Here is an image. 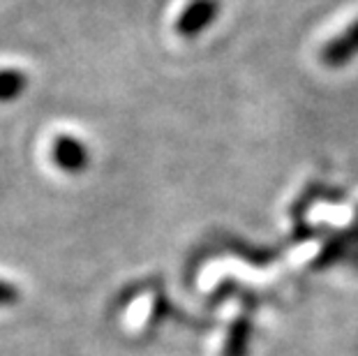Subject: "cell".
<instances>
[{
	"instance_id": "cell-1",
	"label": "cell",
	"mask_w": 358,
	"mask_h": 356,
	"mask_svg": "<svg viewBox=\"0 0 358 356\" xmlns=\"http://www.w3.org/2000/svg\"><path fill=\"white\" fill-rule=\"evenodd\" d=\"M220 14V0H189L176 19V33L185 40L201 35Z\"/></svg>"
},
{
	"instance_id": "cell-2",
	"label": "cell",
	"mask_w": 358,
	"mask_h": 356,
	"mask_svg": "<svg viewBox=\"0 0 358 356\" xmlns=\"http://www.w3.org/2000/svg\"><path fill=\"white\" fill-rule=\"evenodd\" d=\"M358 56V19L352 26L335 35L322 49V63L326 67H345Z\"/></svg>"
},
{
	"instance_id": "cell-3",
	"label": "cell",
	"mask_w": 358,
	"mask_h": 356,
	"mask_svg": "<svg viewBox=\"0 0 358 356\" xmlns=\"http://www.w3.org/2000/svg\"><path fill=\"white\" fill-rule=\"evenodd\" d=\"M53 162L67 173H81L88 166L90 155L83 141L70 137V134H60L53 141Z\"/></svg>"
},
{
	"instance_id": "cell-4",
	"label": "cell",
	"mask_w": 358,
	"mask_h": 356,
	"mask_svg": "<svg viewBox=\"0 0 358 356\" xmlns=\"http://www.w3.org/2000/svg\"><path fill=\"white\" fill-rule=\"evenodd\" d=\"M349 250H354L352 234H349V232L335 234V236H331L329 241H326L324 250L319 252L317 262H315V269H326V266H331V264H335V262L345 259V257L349 255Z\"/></svg>"
},
{
	"instance_id": "cell-5",
	"label": "cell",
	"mask_w": 358,
	"mask_h": 356,
	"mask_svg": "<svg viewBox=\"0 0 358 356\" xmlns=\"http://www.w3.org/2000/svg\"><path fill=\"white\" fill-rule=\"evenodd\" d=\"M28 86V77L17 67H3L0 70V102H14Z\"/></svg>"
},
{
	"instance_id": "cell-6",
	"label": "cell",
	"mask_w": 358,
	"mask_h": 356,
	"mask_svg": "<svg viewBox=\"0 0 358 356\" xmlns=\"http://www.w3.org/2000/svg\"><path fill=\"white\" fill-rule=\"evenodd\" d=\"M248 340H250V320L245 315H241L238 320L234 322L229 338H227L224 356H245Z\"/></svg>"
},
{
	"instance_id": "cell-7",
	"label": "cell",
	"mask_w": 358,
	"mask_h": 356,
	"mask_svg": "<svg viewBox=\"0 0 358 356\" xmlns=\"http://www.w3.org/2000/svg\"><path fill=\"white\" fill-rule=\"evenodd\" d=\"M19 301V290L5 280H0V306H12V303Z\"/></svg>"
},
{
	"instance_id": "cell-8",
	"label": "cell",
	"mask_w": 358,
	"mask_h": 356,
	"mask_svg": "<svg viewBox=\"0 0 358 356\" xmlns=\"http://www.w3.org/2000/svg\"><path fill=\"white\" fill-rule=\"evenodd\" d=\"M349 234H352L354 248H358V208H356V222H354V227H352V229H349Z\"/></svg>"
}]
</instances>
